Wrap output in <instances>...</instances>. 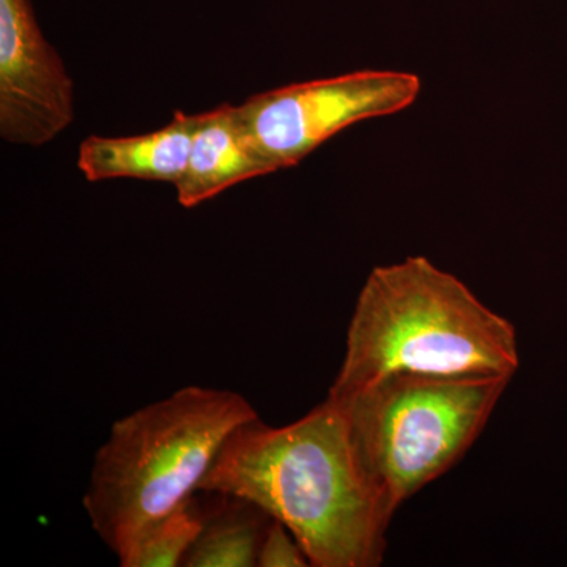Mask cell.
Here are the masks:
<instances>
[{
    "label": "cell",
    "mask_w": 567,
    "mask_h": 567,
    "mask_svg": "<svg viewBox=\"0 0 567 567\" xmlns=\"http://www.w3.org/2000/svg\"><path fill=\"white\" fill-rule=\"evenodd\" d=\"M509 379L395 372L344 398L350 440L386 516L445 475L486 427Z\"/></svg>",
    "instance_id": "cell-4"
},
{
    "label": "cell",
    "mask_w": 567,
    "mask_h": 567,
    "mask_svg": "<svg viewBox=\"0 0 567 567\" xmlns=\"http://www.w3.org/2000/svg\"><path fill=\"white\" fill-rule=\"evenodd\" d=\"M518 369L516 328L427 257L377 267L358 295L331 398L406 372L502 377Z\"/></svg>",
    "instance_id": "cell-2"
},
{
    "label": "cell",
    "mask_w": 567,
    "mask_h": 567,
    "mask_svg": "<svg viewBox=\"0 0 567 567\" xmlns=\"http://www.w3.org/2000/svg\"><path fill=\"white\" fill-rule=\"evenodd\" d=\"M420 91L416 74L354 71L257 93L240 112L257 147L279 171L297 166L353 123L405 110Z\"/></svg>",
    "instance_id": "cell-5"
},
{
    "label": "cell",
    "mask_w": 567,
    "mask_h": 567,
    "mask_svg": "<svg viewBox=\"0 0 567 567\" xmlns=\"http://www.w3.org/2000/svg\"><path fill=\"white\" fill-rule=\"evenodd\" d=\"M196 115L177 112L156 132L128 137L91 136L81 142L78 167L89 182L112 178L177 183L185 173Z\"/></svg>",
    "instance_id": "cell-8"
},
{
    "label": "cell",
    "mask_w": 567,
    "mask_h": 567,
    "mask_svg": "<svg viewBox=\"0 0 567 567\" xmlns=\"http://www.w3.org/2000/svg\"><path fill=\"white\" fill-rule=\"evenodd\" d=\"M74 118V85L32 0H0V136L41 147Z\"/></svg>",
    "instance_id": "cell-6"
},
{
    "label": "cell",
    "mask_w": 567,
    "mask_h": 567,
    "mask_svg": "<svg viewBox=\"0 0 567 567\" xmlns=\"http://www.w3.org/2000/svg\"><path fill=\"white\" fill-rule=\"evenodd\" d=\"M271 173L276 167L246 128L240 106L226 103L196 115L188 164L174 186L178 204L193 208L237 183Z\"/></svg>",
    "instance_id": "cell-7"
},
{
    "label": "cell",
    "mask_w": 567,
    "mask_h": 567,
    "mask_svg": "<svg viewBox=\"0 0 567 567\" xmlns=\"http://www.w3.org/2000/svg\"><path fill=\"white\" fill-rule=\"evenodd\" d=\"M257 417L245 395L193 385L115 421L84 495L96 535L121 557L142 528L199 492L224 443Z\"/></svg>",
    "instance_id": "cell-3"
},
{
    "label": "cell",
    "mask_w": 567,
    "mask_h": 567,
    "mask_svg": "<svg viewBox=\"0 0 567 567\" xmlns=\"http://www.w3.org/2000/svg\"><path fill=\"white\" fill-rule=\"evenodd\" d=\"M199 492L245 499L282 524L316 567H377L386 516L354 453L344 413L327 398L282 427L260 417L224 443Z\"/></svg>",
    "instance_id": "cell-1"
},
{
    "label": "cell",
    "mask_w": 567,
    "mask_h": 567,
    "mask_svg": "<svg viewBox=\"0 0 567 567\" xmlns=\"http://www.w3.org/2000/svg\"><path fill=\"white\" fill-rule=\"evenodd\" d=\"M207 509L196 496L141 529L118 557L122 567L183 566L203 533Z\"/></svg>",
    "instance_id": "cell-10"
},
{
    "label": "cell",
    "mask_w": 567,
    "mask_h": 567,
    "mask_svg": "<svg viewBox=\"0 0 567 567\" xmlns=\"http://www.w3.org/2000/svg\"><path fill=\"white\" fill-rule=\"evenodd\" d=\"M303 547L300 546L292 533L282 524L271 518L260 544L257 566L260 567H305L309 566Z\"/></svg>",
    "instance_id": "cell-11"
},
{
    "label": "cell",
    "mask_w": 567,
    "mask_h": 567,
    "mask_svg": "<svg viewBox=\"0 0 567 567\" xmlns=\"http://www.w3.org/2000/svg\"><path fill=\"white\" fill-rule=\"evenodd\" d=\"M219 496L218 505L207 509L203 533L186 555L183 566H257L260 544L268 528L265 518L271 517L245 499Z\"/></svg>",
    "instance_id": "cell-9"
}]
</instances>
